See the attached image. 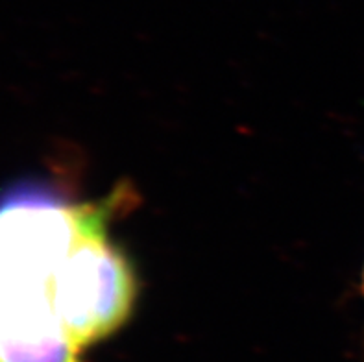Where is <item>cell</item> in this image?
Masks as SVG:
<instances>
[{
    "label": "cell",
    "mask_w": 364,
    "mask_h": 362,
    "mask_svg": "<svg viewBox=\"0 0 364 362\" xmlns=\"http://www.w3.org/2000/svg\"><path fill=\"white\" fill-rule=\"evenodd\" d=\"M102 206L37 181L0 193V362H82L61 312V270Z\"/></svg>",
    "instance_id": "1"
},
{
    "label": "cell",
    "mask_w": 364,
    "mask_h": 362,
    "mask_svg": "<svg viewBox=\"0 0 364 362\" xmlns=\"http://www.w3.org/2000/svg\"><path fill=\"white\" fill-rule=\"evenodd\" d=\"M363 292H364V274H363Z\"/></svg>",
    "instance_id": "2"
}]
</instances>
